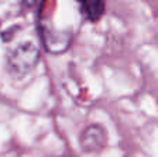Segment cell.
Segmentation results:
<instances>
[{
    "instance_id": "6da1fadb",
    "label": "cell",
    "mask_w": 158,
    "mask_h": 157,
    "mask_svg": "<svg viewBox=\"0 0 158 157\" xmlns=\"http://www.w3.org/2000/svg\"><path fill=\"white\" fill-rule=\"evenodd\" d=\"M40 60V49L33 42H21L6 53V66L13 77L24 78L35 70Z\"/></svg>"
},
{
    "instance_id": "7a4b0ae2",
    "label": "cell",
    "mask_w": 158,
    "mask_h": 157,
    "mask_svg": "<svg viewBox=\"0 0 158 157\" xmlns=\"http://www.w3.org/2000/svg\"><path fill=\"white\" fill-rule=\"evenodd\" d=\"M107 132L101 125L90 124L82 131L79 145L85 153H98L106 147Z\"/></svg>"
},
{
    "instance_id": "3957f363",
    "label": "cell",
    "mask_w": 158,
    "mask_h": 157,
    "mask_svg": "<svg viewBox=\"0 0 158 157\" xmlns=\"http://www.w3.org/2000/svg\"><path fill=\"white\" fill-rule=\"evenodd\" d=\"M40 38L44 49L50 53H63L68 49L71 43V32L64 29H56V28H46L42 25Z\"/></svg>"
},
{
    "instance_id": "277c9868",
    "label": "cell",
    "mask_w": 158,
    "mask_h": 157,
    "mask_svg": "<svg viewBox=\"0 0 158 157\" xmlns=\"http://www.w3.org/2000/svg\"><path fill=\"white\" fill-rule=\"evenodd\" d=\"M82 15L90 22H97L106 14V0H77Z\"/></svg>"
},
{
    "instance_id": "5b68a950",
    "label": "cell",
    "mask_w": 158,
    "mask_h": 157,
    "mask_svg": "<svg viewBox=\"0 0 158 157\" xmlns=\"http://www.w3.org/2000/svg\"><path fill=\"white\" fill-rule=\"evenodd\" d=\"M35 2L36 0H22V3H24L27 7H32V6L35 4Z\"/></svg>"
}]
</instances>
